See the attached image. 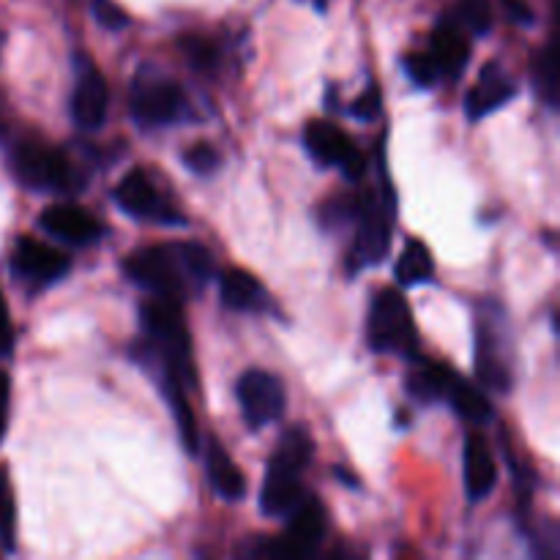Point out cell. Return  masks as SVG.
Instances as JSON below:
<instances>
[{
  "mask_svg": "<svg viewBox=\"0 0 560 560\" xmlns=\"http://www.w3.org/2000/svg\"><path fill=\"white\" fill-rule=\"evenodd\" d=\"M140 320L145 339H140L137 361L148 370H159V375L178 381L186 392L195 388L197 370L191 361V337L178 301L153 295L142 304Z\"/></svg>",
  "mask_w": 560,
  "mask_h": 560,
  "instance_id": "1",
  "label": "cell"
},
{
  "mask_svg": "<svg viewBox=\"0 0 560 560\" xmlns=\"http://www.w3.org/2000/svg\"><path fill=\"white\" fill-rule=\"evenodd\" d=\"M312 452L315 446L304 427H293L284 432L282 441L273 448V457L268 459L266 479H262L260 509L266 517L288 520L301 506V501L306 498L301 474L310 465Z\"/></svg>",
  "mask_w": 560,
  "mask_h": 560,
  "instance_id": "2",
  "label": "cell"
},
{
  "mask_svg": "<svg viewBox=\"0 0 560 560\" xmlns=\"http://www.w3.org/2000/svg\"><path fill=\"white\" fill-rule=\"evenodd\" d=\"M366 342L377 353L416 355V323L399 290H377L366 320Z\"/></svg>",
  "mask_w": 560,
  "mask_h": 560,
  "instance_id": "3",
  "label": "cell"
},
{
  "mask_svg": "<svg viewBox=\"0 0 560 560\" xmlns=\"http://www.w3.org/2000/svg\"><path fill=\"white\" fill-rule=\"evenodd\" d=\"M124 271L131 282L140 284L142 290H148L156 299L180 301L186 288H191L175 244H156L137 249L135 255L124 260Z\"/></svg>",
  "mask_w": 560,
  "mask_h": 560,
  "instance_id": "4",
  "label": "cell"
},
{
  "mask_svg": "<svg viewBox=\"0 0 560 560\" xmlns=\"http://www.w3.org/2000/svg\"><path fill=\"white\" fill-rule=\"evenodd\" d=\"M14 173L27 189L36 191H77L82 178L74 173V164L60 151H52L38 140H22L14 148Z\"/></svg>",
  "mask_w": 560,
  "mask_h": 560,
  "instance_id": "5",
  "label": "cell"
},
{
  "mask_svg": "<svg viewBox=\"0 0 560 560\" xmlns=\"http://www.w3.org/2000/svg\"><path fill=\"white\" fill-rule=\"evenodd\" d=\"M186 96L178 82L159 74L151 66L140 69L131 85V115L140 126L159 129V126H173L184 118Z\"/></svg>",
  "mask_w": 560,
  "mask_h": 560,
  "instance_id": "6",
  "label": "cell"
},
{
  "mask_svg": "<svg viewBox=\"0 0 560 560\" xmlns=\"http://www.w3.org/2000/svg\"><path fill=\"white\" fill-rule=\"evenodd\" d=\"M394 200L392 186L386 189V195L375 197L372 191H364L359 197V235H355L353 255L359 260V266H381L388 255V246H392V222H394Z\"/></svg>",
  "mask_w": 560,
  "mask_h": 560,
  "instance_id": "7",
  "label": "cell"
},
{
  "mask_svg": "<svg viewBox=\"0 0 560 560\" xmlns=\"http://www.w3.org/2000/svg\"><path fill=\"white\" fill-rule=\"evenodd\" d=\"M288 530L282 539H271L257 547L255 556L266 558H312L323 545L326 536V509L306 495L301 506L290 514Z\"/></svg>",
  "mask_w": 560,
  "mask_h": 560,
  "instance_id": "8",
  "label": "cell"
},
{
  "mask_svg": "<svg viewBox=\"0 0 560 560\" xmlns=\"http://www.w3.org/2000/svg\"><path fill=\"white\" fill-rule=\"evenodd\" d=\"M304 145L310 156L323 167H339L348 180L364 178V153L353 145L348 135L339 126L328 124V120H312L304 129Z\"/></svg>",
  "mask_w": 560,
  "mask_h": 560,
  "instance_id": "9",
  "label": "cell"
},
{
  "mask_svg": "<svg viewBox=\"0 0 560 560\" xmlns=\"http://www.w3.org/2000/svg\"><path fill=\"white\" fill-rule=\"evenodd\" d=\"M235 397H238L241 413L249 430H262L282 419L284 413V386L277 375L266 370H249L235 383Z\"/></svg>",
  "mask_w": 560,
  "mask_h": 560,
  "instance_id": "10",
  "label": "cell"
},
{
  "mask_svg": "<svg viewBox=\"0 0 560 560\" xmlns=\"http://www.w3.org/2000/svg\"><path fill=\"white\" fill-rule=\"evenodd\" d=\"M115 202H118L129 217L140 219V222L184 224V217L159 195L153 180L148 178L142 170H131L129 175H124V178L118 180V186H115Z\"/></svg>",
  "mask_w": 560,
  "mask_h": 560,
  "instance_id": "11",
  "label": "cell"
},
{
  "mask_svg": "<svg viewBox=\"0 0 560 560\" xmlns=\"http://www.w3.org/2000/svg\"><path fill=\"white\" fill-rule=\"evenodd\" d=\"M69 255L31 238V235H22L14 244V252H11V271H14V277L27 284H36V288L58 282V279L69 273Z\"/></svg>",
  "mask_w": 560,
  "mask_h": 560,
  "instance_id": "12",
  "label": "cell"
},
{
  "mask_svg": "<svg viewBox=\"0 0 560 560\" xmlns=\"http://www.w3.org/2000/svg\"><path fill=\"white\" fill-rule=\"evenodd\" d=\"M109 91L107 80L91 60H77V82L71 93V118L80 129L96 131L107 120Z\"/></svg>",
  "mask_w": 560,
  "mask_h": 560,
  "instance_id": "13",
  "label": "cell"
},
{
  "mask_svg": "<svg viewBox=\"0 0 560 560\" xmlns=\"http://www.w3.org/2000/svg\"><path fill=\"white\" fill-rule=\"evenodd\" d=\"M476 377H479L481 386L492 388V392L506 394L512 388L514 372H512V359H509V348L503 342V337L498 334V328L492 323L481 320L476 328Z\"/></svg>",
  "mask_w": 560,
  "mask_h": 560,
  "instance_id": "14",
  "label": "cell"
},
{
  "mask_svg": "<svg viewBox=\"0 0 560 560\" xmlns=\"http://www.w3.org/2000/svg\"><path fill=\"white\" fill-rule=\"evenodd\" d=\"M38 224H42L44 233L66 241L71 246H91L104 235L102 222L93 213H88L85 208L71 206V202H58V206L44 208Z\"/></svg>",
  "mask_w": 560,
  "mask_h": 560,
  "instance_id": "15",
  "label": "cell"
},
{
  "mask_svg": "<svg viewBox=\"0 0 560 560\" xmlns=\"http://www.w3.org/2000/svg\"><path fill=\"white\" fill-rule=\"evenodd\" d=\"M514 93H517V82L512 80V74L501 63L492 60L481 69L479 82L465 96V113H468L470 120H481L495 113V109L506 107Z\"/></svg>",
  "mask_w": 560,
  "mask_h": 560,
  "instance_id": "16",
  "label": "cell"
},
{
  "mask_svg": "<svg viewBox=\"0 0 560 560\" xmlns=\"http://www.w3.org/2000/svg\"><path fill=\"white\" fill-rule=\"evenodd\" d=\"M463 474H465V492L474 503L487 501L498 485V465L492 459L490 446L479 432H470L465 438L463 454Z\"/></svg>",
  "mask_w": 560,
  "mask_h": 560,
  "instance_id": "17",
  "label": "cell"
},
{
  "mask_svg": "<svg viewBox=\"0 0 560 560\" xmlns=\"http://www.w3.org/2000/svg\"><path fill=\"white\" fill-rule=\"evenodd\" d=\"M430 44H432L430 55L438 63V69H441V74H448V77L463 74V69L468 66V58H470V42L457 22L454 20L438 22L435 31H432Z\"/></svg>",
  "mask_w": 560,
  "mask_h": 560,
  "instance_id": "18",
  "label": "cell"
},
{
  "mask_svg": "<svg viewBox=\"0 0 560 560\" xmlns=\"http://www.w3.org/2000/svg\"><path fill=\"white\" fill-rule=\"evenodd\" d=\"M219 295L224 306L235 312H262L268 310V293L249 271L244 268H228L219 279Z\"/></svg>",
  "mask_w": 560,
  "mask_h": 560,
  "instance_id": "19",
  "label": "cell"
},
{
  "mask_svg": "<svg viewBox=\"0 0 560 560\" xmlns=\"http://www.w3.org/2000/svg\"><path fill=\"white\" fill-rule=\"evenodd\" d=\"M206 470H208V481H211V487L224 498V501H244L246 495L244 474H241L238 465L228 457L222 443L213 441V438L211 443H208V452H206Z\"/></svg>",
  "mask_w": 560,
  "mask_h": 560,
  "instance_id": "20",
  "label": "cell"
},
{
  "mask_svg": "<svg viewBox=\"0 0 560 560\" xmlns=\"http://www.w3.org/2000/svg\"><path fill=\"white\" fill-rule=\"evenodd\" d=\"M443 402L452 405L454 413H457L459 419L470 421V424H490V421L495 419L490 399H487L474 383L465 381L463 375L452 377V386H448L446 399H443Z\"/></svg>",
  "mask_w": 560,
  "mask_h": 560,
  "instance_id": "21",
  "label": "cell"
},
{
  "mask_svg": "<svg viewBox=\"0 0 560 560\" xmlns=\"http://www.w3.org/2000/svg\"><path fill=\"white\" fill-rule=\"evenodd\" d=\"M394 277L402 288H419V284L432 282L435 277V260H432L430 246L421 238L405 241V249L394 266Z\"/></svg>",
  "mask_w": 560,
  "mask_h": 560,
  "instance_id": "22",
  "label": "cell"
},
{
  "mask_svg": "<svg viewBox=\"0 0 560 560\" xmlns=\"http://www.w3.org/2000/svg\"><path fill=\"white\" fill-rule=\"evenodd\" d=\"M454 375L457 372L448 370V366L435 364V361H421V366H416L408 375L410 397L419 399V402H443Z\"/></svg>",
  "mask_w": 560,
  "mask_h": 560,
  "instance_id": "23",
  "label": "cell"
},
{
  "mask_svg": "<svg viewBox=\"0 0 560 560\" xmlns=\"http://www.w3.org/2000/svg\"><path fill=\"white\" fill-rule=\"evenodd\" d=\"M159 386H162L164 399H167L170 410H173L175 424H178V432H180V441H184V448L189 454H197V448H200V432H197L195 413H191L189 399H186V388L167 375H159Z\"/></svg>",
  "mask_w": 560,
  "mask_h": 560,
  "instance_id": "24",
  "label": "cell"
},
{
  "mask_svg": "<svg viewBox=\"0 0 560 560\" xmlns=\"http://www.w3.org/2000/svg\"><path fill=\"white\" fill-rule=\"evenodd\" d=\"M534 85L541 102L550 109L558 107V60H556V44L541 49L534 60Z\"/></svg>",
  "mask_w": 560,
  "mask_h": 560,
  "instance_id": "25",
  "label": "cell"
},
{
  "mask_svg": "<svg viewBox=\"0 0 560 560\" xmlns=\"http://www.w3.org/2000/svg\"><path fill=\"white\" fill-rule=\"evenodd\" d=\"M175 246H178L180 262H184V271L189 277L191 288H202L213 273L211 252L202 244H195V241H175Z\"/></svg>",
  "mask_w": 560,
  "mask_h": 560,
  "instance_id": "26",
  "label": "cell"
},
{
  "mask_svg": "<svg viewBox=\"0 0 560 560\" xmlns=\"http://www.w3.org/2000/svg\"><path fill=\"white\" fill-rule=\"evenodd\" d=\"M14 534H16V503L14 490L5 468L0 465V545L5 550H14Z\"/></svg>",
  "mask_w": 560,
  "mask_h": 560,
  "instance_id": "27",
  "label": "cell"
},
{
  "mask_svg": "<svg viewBox=\"0 0 560 560\" xmlns=\"http://www.w3.org/2000/svg\"><path fill=\"white\" fill-rule=\"evenodd\" d=\"M457 20L463 22L465 31H470L474 36H487V33L492 31L495 14H492L490 0H459Z\"/></svg>",
  "mask_w": 560,
  "mask_h": 560,
  "instance_id": "28",
  "label": "cell"
},
{
  "mask_svg": "<svg viewBox=\"0 0 560 560\" xmlns=\"http://www.w3.org/2000/svg\"><path fill=\"white\" fill-rule=\"evenodd\" d=\"M180 47H184V55L191 69L200 71V74H211V71L219 69V49L208 38L186 36Z\"/></svg>",
  "mask_w": 560,
  "mask_h": 560,
  "instance_id": "29",
  "label": "cell"
},
{
  "mask_svg": "<svg viewBox=\"0 0 560 560\" xmlns=\"http://www.w3.org/2000/svg\"><path fill=\"white\" fill-rule=\"evenodd\" d=\"M184 164L195 175H213L222 167V153L213 145H208V142H197V145H191L184 153Z\"/></svg>",
  "mask_w": 560,
  "mask_h": 560,
  "instance_id": "30",
  "label": "cell"
},
{
  "mask_svg": "<svg viewBox=\"0 0 560 560\" xmlns=\"http://www.w3.org/2000/svg\"><path fill=\"white\" fill-rule=\"evenodd\" d=\"M405 71H408V77L419 88H432L441 80V69H438V63L432 60L430 52L408 55V58H405Z\"/></svg>",
  "mask_w": 560,
  "mask_h": 560,
  "instance_id": "31",
  "label": "cell"
},
{
  "mask_svg": "<svg viewBox=\"0 0 560 560\" xmlns=\"http://www.w3.org/2000/svg\"><path fill=\"white\" fill-rule=\"evenodd\" d=\"M383 113V96H381V88L370 85L353 104H350V115L361 124H372V120L381 118Z\"/></svg>",
  "mask_w": 560,
  "mask_h": 560,
  "instance_id": "32",
  "label": "cell"
},
{
  "mask_svg": "<svg viewBox=\"0 0 560 560\" xmlns=\"http://www.w3.org/2000/svg\"><path fill=\"white\" fill-rule=\"evenodd\" d=\"M93 14H96L98 25L107 27V31H124L126 25H129V16H126V11L120 9L118 3H113V0H93Z\"/></svg>",
  "mask_w": 560,
  "mask_h": 560,
  "instance_id": "33",
  "label": "cell"
},
{
  "mask_svg": "<svg viewBox=\"0 0 560 560\" xmlns=\"http://www.w3.org/2000/svg\"><path fill=\"white\" fill-rule=\"evenodd\" d=\"M9 405H11V381L3 370H0V441L9 427Z\"/></svg>",
  "mask_w": 560,
  "mask_h": 560,
  "instance_id": "34",
  "label": "cell"
},
{
  "mask_svg": "<svg viewBox=\"0 0 560 560\" xmlns=\"http://www.w3.org/2000/svg\"><path fill=\"white\" fill-rule=\"evenodd\" d=\"M11 342H14V331H11L9 306H5L3 293H0V355L11 353Z\"/></svg>",
  "mask_w": 560,
  "mask_h": 560,
  "instance_id": "35",
  "label": "cell"
},
{
  "mask_svg": "<svg viewBox=\"0 0 560 560\" xmlns=\"http://www.w3.org/2000/svg\"><path fill=\"white\" fill-rule=\"evenodd\" d=\"M503 3H506L512 22H517V25H534V11H530V5L525 0H503Z\"/></svg>",
  "mask_w": 560,
  "mask_h": 560,
  "instance_id": "36",
  "label": "cell"
}]
</instances>
